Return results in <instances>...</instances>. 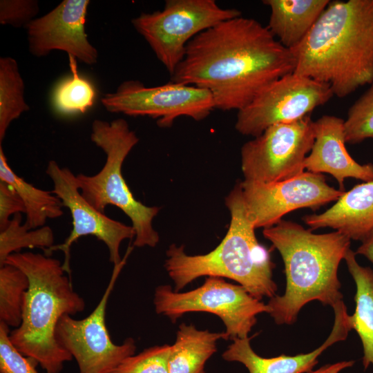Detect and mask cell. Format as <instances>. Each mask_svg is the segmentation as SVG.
<instances>
[{
    "instance_id": "obj_1",
    "label": "cell",
    "mask_w": 373,
    "mask_h": 373,
    "mask_svg": "<svg viewBox=\"0 0 373 373\" xmlns=\"http://www.w3.org/2000/svg\"><path fill=\"white\" fill-rule=\"evenodd\" d=\"M294 69L291 51L267 26L240 16L193 38L171 82L206 89L211 93L216 108L238 111Z\"/></svg>"
},
{
    "instance_id": "obj_2",
    "label": "cell",
    "mask_w": 373,
    "mask_h": 373,
    "mask_svg": "<svg viewBox=\"0 0 373 373\" xmlns=\"http://www.w3.org/2000/svg\"><path fill=\"white\" fill-rule=\"evenodd\" d=\"M294 73L328 84L343 98L373 82V0L330 1L290 50Z\"/></svg>"
},
{
    "instance_id": "obj_3",
    "label": "cell",
    "mask_w": 373,
    "mask_h": 373,
    "mask_svg": "<svg viewBox=\"0 0 373 373\" xmlns=\"http://www.w3.org/2000/svg\"><path fill=\"white\" fill-rule=\"evenodd\" d=\"M280 253L285 265L286 287L267 304L277 325H291L303 306L312 300L332 307L343 299L338 269L350 249V239L334 231L314 233L302 225L281 220L262 231Z\"/></svg>"
},
{
    "instance_id": "obj_4",
    "label": "cell",
    "mask_w": 373,
    "mask_h": 373,
    "mask_svg": "<svg viewBox=\"0 0 373 373\" xmlns=\"http://www.w3.org/2000/svg\"><path fill=\"white\" fill-rule=\"evenodd\" d=\"M5 264L21 269L30 283L21 323L9 334L12 344L47 373H60L64 364L73 358L58 343L56 327L62 316L83 312L84 300L75 291L70 278L57 258L39 253L18 252L10 255Z\"/></svg>"
},
{
    "instance_id": "obj_5",
    "label": "cell",
    "mask_w": 373,
    "mask_h": 373,
    "mask_svg": "<svg viewBox=\"0 0 373 373\" xmlns=\"http://www.w3.org/2000/svg\"><path fill=\"white\" fill-rule=\"evenodd\" d=\"M231 221L220 243L205 254L189 255L183 246L171 245L166 251L164 267L174 283V291L202 276L227 278L236 281L254 297L276 296L270 252L260 245L249 218L240 182L225 198Z\"/></svg>"
},
{
    "instance_id": "obj_6",
    "label": "cell",
    "mask_w": 373,
    "mask_h": 373,
    "mask_svg": "<svg viewBox=\"0 0 373 373\" xmlns=\"http://www.w3.org/2000/svg\"><path fill=\"white\" fill-rule=\"evenodd\" d=\"M90 140L104 152L106 161L95 175H77L82 195L100 212L104 213L108 205L120 209L131 220L134 247H155L160 236L153 227V220L160 207L146 206L137 201L122 173L126 157L139 142L136 133L123 118L110 122L96 119L91 124Z\"/></svg>"
},
{
    "instance_id": "obj_7",
    "label": "cell",
    "mask_w": 373,
    "mask_h": 373,
    "mask_svg": "<svg viewBox=\"0 0 373 373\" xmlns=\"http://www.w3.org/2000/svg\"><path fill=\"white\" fill-rule=\"evenodd\" d=\"M240 16L238 10L222 8L215 0H166L162 10L142 12L131 23L171 75L193 38Z\"/></svg>"
},
{
    "instance_id": "obj_8",
    "label": "cell",
    "mask_w": 373,
    "mask_h": 373,
    "mask_svg": "<svg viewBox=\"0 0 373 373\" xmlns=\"http://www.w3.org/2000/svg\"><path fill=\"white\" fill-rule=\"evenodd\" d=\"M153 304L157 314L167 316L173 322L189 312L215 314L223 322L227 339L232 341L248 337L257 322L256 316L269 313L267 305L245 287L219 277H207L201 286L186 292L175 291L170 285L157 286Z\"/></svg>"
},
{
    "instance_id": "obj_9",
    "label": "cell",
    "mask_w": 373,
    "mask_h": 373,
    "mask_svg": "<svg viewBox=\"0 0 373 373\" xmlns=\"http://www.w3.org/2000/svg\"><path fill=\"white\" fill-rule=\"evenodd\" d=\"M101 102L110 113L149 117L155 119L162 128L171 126L182 116L202 120L216 108L209 90L173 82L146 86L138 80H126L115 92L105 94Z\"/></svg>"
},
{
    "instance_id": "obj_10",
    "label": "cell",
    "mask_w": 373,
    "mask_h": 373,
    "mask_svg": "<svg viewBox=\"0 0 373 373\" xmlns=\"http://www.w3.org/2000/svg\"><path fill=\"white\" fill-rule=\"evenodd\" d=\"M309 115L273 125L245 143L240 151L244 180L271 183L304 173L305 160L314 142Z\"/></svg>"
},
{
    "instance_id": "obj_11",
    "label": "cell",
    "mask_w": 373,
    "mask_h": 373,
    "mask_svg": "<svg viewBox=\"0 0 373 373\" xmlns=\"http://www.w3.org/2000/svg\"><path fill=\"white\" fill-rule=\"evenodd\" d=\"M124 259L114 266L104 294L88 316L75 319L65 314L57 323L56 338L75 359L79 373H108L135 352L136 344L132 338H127L120 345L111 341L105 321L108 301Z\"/></svg>"
},
{
    "instance_id": "obj_12",
    "label": "cell",
    "mask_w": 373,
    "mask_h": 373,
    "mask_svg": "<svg viewBox=\"0 0 373 373\" xmlns=\"http://www.w3.org/2000/svg\"><path fill=\"white\" fill-rule=\"evenodd\" d=\"M333 96L328 84L291 73L273 82L238 111L235 128L242 135L255 137L273 125L309 115Z\"/></svg>"
},
{
    "instance_id": "obj_13",
    "label": "cell",
    "mask_w": 373,
    "mask_h": 373,
    "mask_svg": "<svg viewBox=\"0 0 373 373\" xmlns=\"http://www.w3.org/2000/svg\"><path fill=\"white\" fill-rule=\"evenodd\" d=\"M46 173L53 183L52 193L60 199L63 207H67L70 212L73 229L64 243L54 245L44 251L45 254L50 256L55 251H63V268L70 277L71 245L81 237L93 236L106 246L110 262L114 266L119 265L122 261L119 253L122 242L135 237L133 227L108 217L88 203L79 191L77 175L70 169L61 167L57 162L50 160Z\"/></svg>"
},
{
    "instance_id": "obj_14",
    "label": "cell",
    "mask_w": 373,
    "mask_h": 373,
    "mask_svg": "<svg viewBox=\"0 0 373 373\" xmlns=\"http://www.w3.org/2000/svg\"><path fill=\"white\" fill-rule=\"evenodd\" d=\"M240 184L247 214L256 229L272 227L296 209H318L336 202L344 193L329 185L323 174L309 171L280 182L243 180Z\"/></svg>"
},
{
    "instance_id": "obj_15",
    "label": "cell",
    "mask_w": 373,
    "mask_h": 373,
    "mask_svg": "<svg viewBox=\"0 0 373 373\" xmlns=\"http://www.w3.org/2000/svg\"><path fill=\"white\" fill-rule=\"evenodd\" d=\"M89 0H64L26 27L30 52L37 57L61 50L82 62H97L98 51L86 32Z\"/></svg>"
},
{
    "instance_id": "obj_16",
    "label": "cell",
    "mask_w": 373,
    "mask_h": 373,
    "mask_svg": "<svg viewBox=\"0 0 373 373\" xmlns=\"http://www.w3.org/2000/svg\"><path fill=\"white\" fill-rule=\"evenodd\" d=\"M313 128L314 142L304 163L307 171L330 174L343 191L346 178L373 180V164L358 163L346 149L344 119L323 115L314 122Z\"/></svg>"
},
{
    "instance_id": "obj_17",
    "label": "cell",
    "mask_w": 373,
    "mask_h": 373,
    "mask_svg": "<svg viewBox=\"0 0 373 373\" xmlns=\"http://www.w3.org/2000/svg\"><path fill=\"white\" fill-rule=\"evenodd\" d=\"M334 323L327 340L311 352L295 356L282 354L271 358L258 355L251 348V338H235L222 353L227 361L243 364L249 373H309L318 363V356L334 343L344 341L351 330L347 308L343 300L334 307Z\"/></svg>"
},
{
    "instance_id": "obj_18",
    "label": "cell",
    "mask_w": 373,
    "mask_h": 373,
    "mask_svg": "<svg viewBox=\"0 0 373 373\" xmlns=\"http://www.w3.org/2000/svg\"><path fill=\"white\" fill-rule=\"evenodd\" d=\"M310 229L329 227L362 241L373 231V180L355 185L328 209L303 218Z\"/></svg>"
},
{
    "instance_id": "obj_19",
    "label": "cell",
    "mask_w": 373,
    "mask_h": 373,
    "mask_svg": "<svg viewBox=\"0 0 373 373\" xmlns=\"http://www.w3.org/2000/svg\"><path fill=\"white\" fill-rule=\"evenodd\" d=\"M329 0H264L269 7L268 29L285 48L291 50L306 37Z\"/></svg>"
},
{
    "instance_id": "obj_20",
    "label": "cell",
    "mask_w": 373,
    "mask_h": 373,
    "mask_svg": "<svg viewBox=\"0 0 373 373\" xmlns=\"http://www.w3.org/2000/svg\"><path fill=\"white\" fill-rule=\"evenodd\" d=\"M227 339L225 332L200 330L182 323L168 361V373H204L207 360L216 352L217 341Z\"/></svg>"
},
{
    "instance_id": "obj_21",
    "label": "cell",
    "mask_w": 373,
    "mask_h": 373,
    "mask_svg": "<svg viewBox=\"0 0 373 373\" xmlns=\"http://www.w3.org/2000/svg\"><path fill=\"white\" fill-rule=\"evenodd\" d=\"M344 260L356 286V309L353 315L348 316V322L351 329H354L361 338L363 365L366 370L373 365V270L360 265L355 252L350 249Z\"/></svg>"
},
{
    "instance_id": "obj_22",
    "label": "cell",
    "mask_w": 373,
    "mask_h": 373,
    "mask_svg": "<svg viewBox=\"0 0 373 373\" xmlns=\"http://www.w3.org/2000/svg\"><path fill=\"white\" fill-rule=\"evenodd\" d=\"M0 180L10 184L21 198L26 215L25 224L29 229L42 227L47 220L55 219L63 215L62 203L52 191L33 186L12 171L1 144Z\"/></svg>"
},
{
    "instance_id": "obj_23",
    "label": "cell",
    "mask_w": 373,
    "mask_h": 373,
    "mask_svg": "<svg viewBox=\"0 0 373 373\" xmlns=\"http://www.w3.org/2000/svg\"><path fill=\"white\" fill-rule=\"evenodd\" d=\"M25 84L17 60L0 58V144L11 122L30 110L24 97Z\"/></svg>"
},
{
    "instance_id": "obj_24",
    "label": "cell",
    "mask_w": 373,
    "mask_h": 373,
    "mask_svg": "<svg viewBox=\"0 0 373 373\" xmlns=\"http://www.w3.org/2000/svg\"><path fill=\"white\" fill-rule=\"evenodd\" d=\"M70 76L57 83L52 93L54 109L63 115L84 114L94 105L96 90L93 84L79 74L77 59L68 55Z\"/></svg>"
},
{
    "instance_id": "obj_25",
    "label": "cell",
    "mask_w": 373,
    "mask_h": 373,
    "mask_svg": "<svg viewBox=\"0 0 373 373\" xmlns=\"http://www.w3.org/2000/svg\"><path fill=\"white\" fill-rule=\"evenodd\" d=\"M29 279L19 268L5 264L0 267V322L17 328L23 316L24 297Z\"/></svg>"
},
{
    "instance_id": "obj_26",
    "label": "cell",
    "mask_w": 373,
    "mask_h": 373,
    "mask_svg": "<svg viewBox=\"0 0 373 373\" xmlns=\"http://www.w3.org/2000/svg\"><path fill=\"white\" fill-rule=\"evenodd\" d=\"M21 214L14 216L8 226L0 231V267L7 258L24 248H40L44 251L54 245V233L48 226L30 229L21 223Z\"/></svg>"
},
{
    "instance_id": "obj_27",
    "label": "cell",
    "mask_w": 373,
    "mask_h": 373,
    "mask_svg": "<svg viewBox=\"0 0 373 373\" xmlns=\"http://www.w3.org/2000/svg\"><path fill=\"white\" fill-rule=\"evenodd\" d=\"M344 128L346 143L357 144L373 138V82L350 107Z\"/></svg>"
},
{
    "instance_id": "obj_28",
    "label": "cell",
    "mask_w": 373,
    "mask_h": 373,
    "mask_svg": "<svg viewBox=\"0 0 373 373\" xmlns=\"http://www.w3.org/2000/svg\"><path fill=\"white\" fill-rule=\"evenodd\" d=\"M171 345H156L124 358L108 373H168Z\"/></svg>"
},
{
    "instance_id": "obj_29",
    "label": "cell",
    "mask_w": 373,
    "mask_h": 373,
    "mask_svg": "<svg viewBox=\"0 0 373 373\" xmlns=\"http://www.w3.org/2000/svg\"><path fill=\"white\" fill-rule=\"evenodd\" d=\"M9 327L0 322L1 373H39L32 360L26 357L12 344Z\"/></svg>"
},
{
    "instance_id": "obj_30",
    "label": "cell",
    "mask_w": 373,
    "mask_h": 373,
    "mask_svg": "<svg viewBox=\"0 0 373 373\" xmlns=\"http://www.w3.org/2000/svg\"><path fill=\"white\" fill-rule=\"evenodd\" d=\"M39 10L35 0H1L0 23L15 28H26Z\"/></svg>"
},
{
    "instance_id": "obj_31",
    "label": "cell",
    "mask_w": 373,
    "mask_h": 373,
    "mask_svg": "<svg viewBox=\"0 0 373 373\" xmlns=\"http://www.w3.org/2000/svg\"><path fill=\"white\" fill-rule=\"evenodd\" d=\"M25 206L17 191L9 184L0 180V231L9 224L10 216L25 213Z\"/></svg>"
},
{
    "instance_id": "obj_32",
    "label": "cell",
    "mask_w": 373,
    "mask_h": 373,
    "mask_svg": "<svg viewBox=\"0 0 373 373\" xmlns=\"http://www.w3.org/2000/svg\"><path fill=\"white\" fill-rule=\"evenodd\" d=\"M355 254L364 256L373 263V231L361 241Z\"/></svg>"
},
{
    "instance_id": "obj_33",
    "label": "cell",
    "mask_w": 373,
    "mask_h": 373,
    "mask_svg": "<svg viewBox=\"0 0 373 373\" xmlns=\"http://www.w3.org/2000/svg\"><path fill=\"white\" fill-rule=\"evenodd\" d=\"M354 364V361H340L334 364L325 365L319 369L312 371L309 373H338L347 367H352Z\"/></svg>"
}]
</instances>
